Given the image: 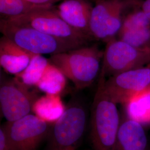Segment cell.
I'll list each match as a JSON object with an SVG mask.
<instances>
[{
    "label": "cell",
    "mask_w": 150,
    "mask_h": 150,
    "mask_svg": "<svg viewBox=\"0 0 150 150\" xmlns=\"http://www.w3.org/2000/svg\"><path fill=\"white\" fill-rule=\"evenodd\" d=\"M101 74L91 108V139L94 150H115L121 124L117 103L105 91Z\"/></svg>",
    "instance_id": "1"
},
{
    "label": "cell",
    "mask_w": 150,
    "mask_h": 150,
    "mask_svg": "<svg viewBox=\"0 0 150 150\" xmlns=\"http://www.w3.org/2000/svg\"><path fill=\"white\" fill-rule=\"evenodd\" d=\"M102 56L96 46H82L51 55L48 59L77 89L82 90L90 86L96 79Z\"/></svg>",
    "instance_id": "2"
},
{
    "label": "cell",
    "mask_w": 150,
    "mask_h": 150,
    "mask_svg": "<svg viewBox=\"0 0 150 150\" xmlns=\"http://www.w3.org/2000/svg\"><path fill=\"white\" fill-rule=\"evenodd\" d=\"M0 30L3 36L33 54L52 55L80 47L31 27L14 24L4 18L1 20Z\"/></svg>",
    "instance_id": "3"
},
{
    "label": "cell",
    "mask_w": 150,
    "mask_h": 150,
    "mask_svg": "<svg viewBox=\"0 0 150 150\" xmlns=\"http://www.w3.org/2000/svg\"><path fill=\"white\" fill-rule=\"evenodd\" d=\"M87 113L80 102L72 101L49 132L50 150H76L86 129Z\"/></svg>",
    "instance_id": "4"
},
{
    "label": "cell",
    "mask_w": 150,
    "mask_h": 150,
    "mask_svg": "<svg viewBox=\"0 0 150 150\" xmlns=\"http://www.w3.org/2000/svg\"><path fill=\"white\" fill-rule=\"evenodd\" d=\"M4 19L19 26L35 28L54 38L74 43L79 47L84 46L88 38L71 27L58 15L53 8Z\"/></svg>",
    "instance_id": "5"
},
{
    "label": "cell",
    "mask_w": 150,
    "mask_h": 150,
    "mask_svg": "<svg viewBox=\"0 0 150 150\" xmlns=\"http://www.w3.org/2000/svg\"><path fill=\"white\" fill-rule=\"evenodd\" d=\"M4 132L8 150H38L49 134V125L35 115L27 116L1 127Z\"/></svg>",
    "instance_id": "6"
},
{
    "label": "cell",
    "mask_w": 150,
    "mask_h": 150,
    "mask_svg": "<svg viewBox=\"0 0 150 150\" xmlns=\"http://www.w3.org/2000/svg\"><path fill=\"white\" fill-rule=\"evenodd\" d=\"M126 6L124 0H96L91 12V37L107 41L112 39L122 26V13Z\"/></svg>",
    "instance_id": "7"
},
{
    "label": "cell",
    "mask_w": 150,
    "mask_h": 150,
    "mask_svg": "<svg viewBox=\"0 0 150 150\" xmlns=\"http://www.w3.org/2000/svg\"><path fill=\"white\" fill-rule=\"evenodd\" d=\"M149 51L147 48H136L120 39L112 38L108 41L105 49L101 74L111 77L136 69L148 59Z\"/></svg>",
    "instance_id": "8"
},
{
    "label": "cell",
    "mask_w": 150,
    "mask_h": 150,
    "mask_svg": "<svg viewBox=\"0 0 150 150\" xmlns=\"http://www.w3.org/2000/svg\"><path fill=\"white\" fill-rule=\"evenodd\" d=\"M105 91L115 102L126 103L139 93L150 88V68H136L103 81Z\"/></svg>",
    "instance_id": "9"
},
{
    "label": "cell",
    "mask_w": 150,
    "mask_h": 150,
    "mask_svg": "<svg viewBox=\"0 0 150 150\" xmlns=\"http://www.w3.org/2000/svg\"><path fill=\"white\" fill-rule=\"evenodd\" d=\"M28 86L14 79L3 82L0 87L1 112L7 122H12L30 114L38 97Z\"/></svg>",
    "instance_id": "10"
},
{
    "label": "cell",
    "mask_w": 150,
    "mask_h": 150,
    "mask_svg": "<svg viewBox=\"0 0 150 150\" xmlns=\"http://www.w3.org/2000/svg\"><path fill=\"white\" fill-rule=\"evenodd\" d=\"M92 8L86 0H63L55 11L74 30L91 38L90 22Z\"/></svg>",
    "instance_id": "11"
},
{
    "label": "cell",
    "mask_w": 150,
    "mask_h": 150,
    "mask_svg": "<svg viewBox=\"0 0 150 150\" xmlns=\"http://www.w3.org/2000/svg\"><path fill=\"white\" fill-rule=\"evenodd\" d=\"M35 54L20 47L5 36L1 38L0 64L10 74L17 75L22 72Z\"/></svg>",
    "instance_id": "12"
},
{
    "label": "cell",
    "mask_w": 150,
    "mask_h": 150,
    "mask_svg": "<svg viewBox=\"0 0 150 150\" xmlns=\"http://www.w3.org/2000/svg\"><path fill=\"white\" fill-rule=\"evenodd\" d=\"M115 150H149V141L141 122L126 118L121 122Z\"/></svg>",
    "instance_id": "13"
},
{
    "label": "cell",
    "mask_w": 150,
    "mask_h": 150,
    "mask_svg": "<svg viewBox=\"0 0 150 150\" xmlns=\"http://www.w3.org/2000/svg\"><path fill=\"white\" fill-rule=\"evenodd\" d=\"M64 106L59 95L46 94L34 102L32 111L48 123H54L64 112Z\"/></svg>",
    "instance_id": "14"
},
{
    "label": "cell",
    "mask_w": 150,
    "mask_h": 150,
    "mask_svg": "<svg viewBox=\"0 0 150 150\" xmlns=\"http://www.w3.org/2000/svg\"><path fill=\"white\" fill-rule=\"evenodd\" d=\"M66 79L61 70L50 62L36 86L46 94L59 95L65 88Z\"/></svg>",
    "instance_id": "15"
},
{
    "label": "cell",
    "mask_w": 150,
    "mask_h": 150,
    "mask_svg": "<svg viewBox=\"0 0 150 150\" xmlns=\"http://www.w3.org/2000/svg\"><path fill=\"white\" fill-rule=\"evenodd\" d=\"M49 64V59L42 54H35L27 67L15 75V79L28 87L36 86Z\"/></svg>",
    "instance_id": "16"
},
{
    "label": "cell",
    "mask_w": 150,
    "mask_h": 150,
    "mask_svg": "<svg viewBox=\"0 0 150 150\" xmlns=\"http://www.w3.org/2000/svg\"><path fill=\"white\" fill-rule=\"evenodd\" d=\"M126 104L129 118L141 123L150 121V88L133 97Z\"/></svg>",
    "instance_id": "17"
},
{
    "label": "cell",
    "mask_w": 150,
    "mask_h": 150,
    "mask_svg": "<svg viewBox=\"0 0 150 150\" xmlns=\"http://www.w3.org/2000/svg\"><path fill=\"white\" fill-rule=\"evenodd\" d=\"M53 6L37 5L26 0H0V13L2 18L27 15L34 11L53 8Z\"/></svg>",
    "instance_id": "18"
},
{
    "label": "cell",
    "mask_w": 150,
    "mask_h": 150,
    "mask_svg": "<svg viewBox=\"0 0 150 150\" xmlns=\"http://www.w3.org/2000/svg\"><path fill=\"white\" fill-rule=\"evenodd\" d=\"M118 33L120 40L136 48H146L150 42V26L121 28Z\"/></svg>",
    "instance_id": "19"
},
{
    "label": "cell",
    "mask_w": 150,
    "mask_h": 150,
    "mask_svg": "<svg viewBox=\"0 0 150 150\" xmlns=\"http://www.w3.org/2000/svg\"><path fill=\"white\" fill-rule=\"evenodd\" d=\"M27 2L33 4L41 6H53V4L57 2H61L63 0H26Z\"/></svg>",
    "instance_id": "20"
},
{
    "label": "cell",
    "mask_w": 150,
    "mask_h": 150,
    "mask_svg": "<svg viewBox=\"0 0 150 150\" xmlns=\"http://www.w3.org/2000/svg\"><path fill=\"white\" fill-rule=\"evenodd\" d=\"M0 150H8L5 136L1 127L0 129Z\"/></svg>",
    "instance_id": "21"
},
{
    "label": "cell",
    "mask_w": 150,
    "mask_h": 150,
    "mask_svg": "<svg viewBox=\"0 0 150 150\" xmlns=\"http://www.w3.org/2000/svg\"><path fill=\"white\" fill-rule=\"evenodd\" d=\"M142 10L150 20V0H145L142 4Z\"/></svg>",
    "instance_id": "22"
}]
</instances>
